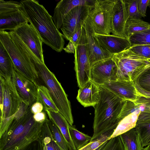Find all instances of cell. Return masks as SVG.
I'll return each instance as SVG.
<instances>
[{"mask_svg":"<svg viewBox=\"0 0 150 150\" xmlns=\"http://www.w3.org/2000/svg\"><path fill=\"white\" fill-rule=\"evenodd\" d=\"M31 106L20 119L15 118L13 115L0 119V150H28L39 139L44 122L35 121Z\"/></svg>","mask_w":150,"mask_h":150,"instance_id":"cell-1","label":"cell"},{"mask_svg":"<svg viewBox=\"0 0 150 150\" xmlns=\"http://www.w3.org/2000/svg\"><path fill=\"white\" fill-rule=\"evenodd\" d=\"M21 9L28 23L38 33L43 43L57 52H60L65 44L63 34L58 29L52 17L38 1L35 0L20 1Z\"/></svg>","mask_w":150,"mask_h":150,"instance_id":"cell-2","label":"cell"},{"mask_svg":"<svg viewBox=\"0 0 150 150\" xmlns=\"http://www.w3.org/2000/svg\"><path fill=\"white\" fill-rule=\"evenodd\" d=\"M100 89L99 101L93 107V133L90 142L115 129L119 122L118 117L125 101L106 88L100 86Z\"/></svg>","mask_w":150,"mask_h":150,"instance_id":"cell-3","label":"cell"},{"mask_svg":"<svg viewBox=\"0 0 150 150\" xmlns=\"http://www.w3.org/2000/svg\"><path fill=\"white\" fill-rule=\"evenodd\" d=\"M37 71L39 76L45 84L59 112L72 126L74 120L70 103L61 84L54 74L32 52L28 53Z\"/></svg>","mask_w":150,"mask_h":150,"instance_id":"cell-4","label":"cell"},{"mask_svg":"<svg viewBox=\"0 0 150 150\" xmlns=\"http://www.w3.org/2000/svg\"><path fill=\"white\" fill-rule=\"evenodd\" d=\"M0 42L10 56L15 67L24 77L35 83L39 76L29 55L9 32L0 31Z\"/></svg>","mask_w":150,"mask_h":150,"instance_id":"cell-5","label":"cell"},{"mask_svg":"<svg viewBox=\"0 0 150 150\" xmlns=\"http://www.w3.org/2000/svg\"><path fill=\"white\" fill-rule=\"evenodd\" d=\"M117 67V80L134 81L150 67V62L129 48L114 54L112 58Z\"/></svg>","mask_w":150,"mask_h":150,"instance_id":"cell-6","label":"cell"},{"mask_svg":"<svg viewBox=\"0 0 150 150\" xmlns=\"http://www.w3.org/2000/svg\"><path fill=\"white\" fill-rule=\"evenodd\" d=\"M117 0H95L89 14L95 34L110 35L113 8Z\"/></svg>","mask_w":150,"mask_h":150,"instance_id":"cell-7","label":"cell"},{"mask_svg":"<svg viewBox=\"0 0 150 150\" xmlns=\"http://www.w3.org/2000/svg\"><path fill=\"white\" fill-rule=\"evenodd\" d=\"M27 23H28L21 9L20 2L0 0V31L13 30Z\"/></svg>","mask_w":150,"mask_h":150,"instance_id":"cell-8","label":"cell"},{"mask_svg":"<svg viewBox=\"0 0 150 150\" xmlns=\"http://www.w3.org/2000/svg\"><path fill=\"white\" fill-rule=\"evenodd\" d=\"M86 32L75 47L74 69L78 86L83 87L90 80L91 66L88 56Z\"/></svg>","mask_w":150,"mask_h":150,"instance_id":"cell-9","label":"cell"},{"mask_svg":"<svg viewBox=\"0 0 150 150\" xmlns=\"http://www.w3.org/2000/svg\"><path fill=\"white\" fill-rule=\"evenodd\" d=\"M0 84L3 91V109L0 119L13 115L18 110L22 99L18 93L11 76L0 74Z\"/></svg>","mask_w":150,"mask_h":150,"instance_id":"cell-10","label":"cell"},{"mask_svg":"<svg viewBox=\"0 0 150 150\" xmlns=\"http://www.w3.org/2000/svg\"><path fill=\"white\" fill-rule=\"evenodd\" d=\"M13 31L37 58L45 63L43 42L35 28L31 24L27 23L21 25Z\"/></svg>","mask_w":150,"mask_h":150,"instance_id":"cell-11","label":"cell"},{"mask_svg":"<svg viewBox=\"0 0 150 150\" xmlns=\"http://www.w3.org/2000/svg\"><path fill=\"white\" fill-rule=\"evenodd\" d=\"M91 6H78L69 12L64 20L60 28L64 38L69 40L71 35L83 26L89 16Z\"/></svg>","mask_w":150,"mask_h":150,"instance_id":"cell-12","label":"cell"},{"mask_svg":"<svg viewBox=\"0 0 150 150\" xmlns=\"http://www.w3.org/2000/svg\"><path fill=\"white\" fill-rule=\"evenodd\" d=\"M83 26L86 33L87 53L91 66L98 62L112 58V55L103 49L94 37L93 25L89 16Z\"/></svg>","mask_w":150,"mask_h":150,"instance_id":"cell-13","label":"cell"},{"mask_svg":"<svg viewBox=\"0 0 150 150\" xmlns=\"http://www.w3.org/2000/svg\"><path fill=\"white\" fill-rule=\"evenodd\" d=\"M12 78L22 100L31 106L36 102L38 85L27 79L14 67Z\"/></svg>","mask_w":150,"mask_h":150,"instance_id":"cell-14","label":"cell"},{"mask_svg":"<svg viewBox=\"0 0 150 150\" xmlns=\"http://www.w3.org/2000/svg\"><path fill=\"white\" fill-rule=\"evenodd\" d=\"M117 67L112 58L98 62L91 67L90 80L99 86L117 80Z\"/></svg>","mask_w":150,"mask_h":150,"instance_id":"cell-15","label":"cell"},{"mask_svg":"<svg viewBox=\"0 0 150 150\" xmlns=\"http://www.w3.org/2000/svg\"><path fill=\"white\" fill-rule=\"evenodd\" d=\"M94 36L103 49L112 55L123 51L131 47L128 38L125 37L95 33Z\"/></svg>","mask_w":150,"mask_h":150,"instance_id":"cell-16","label":"cell"},{"mask_svg":"<svg viewBox=\"0 0 150 150\" xmlns=\"http://www.w3.org/2000/svg\"><path fill=\"white\" fill-rule=\"evenodd\" d=\"M100 86L111 92L124 101L129 100L134 102L138 96L132 81L117 80L105 82Z\"/></svg>","mask_w":150,"mask_h":150,"instance_id":"cell-17","label":"cell"},{"mask_svg":"<svg viewBox=\"0 0 150 150\" xmlns=\"http://www.w3.org/2000/svg\"><path fill=\"white\" fill-rule=\"evenodd\" d=\"M95 0H61L54 8L52 19L55 26L59 30L63 21L69 12L75 7L79 6H92Z\"/></svg>","mask_w":150,"mask_h":150,"instance_id":"cell-18","label":"cell"},{"mask_svg":"<svg viewBox=\"0 0 150 150\" xmlns=\"http://www.w3.org/2000/svg\"><path fill=\"white\" fill-rule=\"evenodd\" d=\"M100 86L91 80L78 91L76 99L84 107H94L100 97Z\"/></svg>","mask_w":150,"mask_h":150,"instance_id":"cell-19","label":"cell"},{"mask_svg":"<svg viewBox=\"0 0 150 150\" xmlns=\"http://www.w3.org/2000/svg\"><path fill=\"white\" fill-rule=\"evenodd\" d=\"M126 22L123 0H117L113 8L112 18L111 33L112 35L125 37L124 30Z\"/></svg>","mask_w":150,"mask_h":150,"instance_id":"cell-20","label":"cell"},{"mask_svg":"<svg viewBox=\"0 0 150 150\" xmlns=\"http://www.w3.org/2000/svg\"><path fill=\"white\" fill-rule=\"evenodd\" d=\"M49 119L59 129L71 150H76L71 138L69 132V124L65 117L59 112H46Z\"/></svg>","mask_w":150,"mask_h":150,"instance_id":"cell-21","label":"cell"},{"mask_svg":"<svg viewBox=\"0 0 150 150\" xmlns=\"http://www.w3.org/2000/svg\"><path fill=\"white\" fill-rule=\"evenodd\" d=\"M141 111L133 112L121 120L119 122L109 139L118 136L135 127L138 116Z\"/></svg>","mask_w":150,"mask_h":150,"instance_id":"cell-22","label":"cell"},{"mask_svg":"<svg viewBox=\"0 0 150 150\" xmlns=\"http://www.w3.org/2000/svg\"><path fill=\"white\" fill-rule=\"evenodd\" d=\"M125 150H142L139 136L135 128L120 135Z\"/></svg>","mask_w":150,"mask_h":150,"instance_id":"cell-23","label":"cell"},{"mask_svg":"<svg viewBox=\"0 0 150 150\" xmlns=\"http://www.w3.org/2000/svg\"><path fill=\"white\" fill-rule=\"evenodd\" d=\"M36 102H40L42 104L43 109L46 112H59L50 95V91L45 86H38Z\"/></svg>","mask_w":150,"mask_h":150,"instance_id":"cell-24","label":"cell"},{"mask_svg":"<svg viewBox=\"0 0 150 150\" xmlns=\"http://www.w3.org/2000/svg\"><path fill=\"white\" fill-rule=\"evenodd\" d=\"M150 23L140 18H131L126 22L124 30L125 37L128 38L132 35L148 29Z\"/></svg>","mask_w":150,"mask_h":150,"instance_id":"cell-25","label":"cell"},{"mask_svg":"<svg viewBox=\"0 0 150 150\" xmlns=\"http://www.w3.org/2000/svg\"><path fill=\"white\" fill-rule=\"evenodd\" d=\"M44 122L42 131L39 139L43 145V150H63L54 140L47 121Z\"/></svg>","mask_w":150,"mask_h":150,"instance_id":"cell-26","label":"cell"},{"mask_svg":"<svg viewBox=\"0 0 150 150\" xmlns=\"http://www.w3.org/2000/svg\"><path fill=\"white\" fill-rule=\"evenodd\" d=\"M14 67L10 56L0 42V74L12 76Z\"/></svg>","mask_w":150,"mask_h":150,"instance_id":"cell-27","label":"cell"},{"mask_svg":"<svg viewBox=\"0 0 150 150\" xmlns=\"http://www.w3.org/2000/svg\"><path fill=\"white\" fill-rule=\"evenodd\" d=\"M70 136L73 144L78 150L89 143L92 137L78 130L74 127L69 125Z\"/></svg>","mask_w":150,"mask_h":150,"instance_id":"cell-28","label":"cell"},{"mask_svg":"<svg viewBox=\"0 0 150 150\" xmlns=\"http://www.w3.org/2000/svg\"><path fill=\"white\" fill-rule=\"evenodd\" d=\"M47 122L52 136L57 143L63 150H71L58 128L49 119Z\"/></svg>","mask_w":150,"mask_h":150,"instance_id":"cell-29","label":"cell"},{"mask_svg":"<svg viewBox=\"0 0 150 150\" xmlns=\"http://www.w3.org/2000/svg\"><path fill=\"white\" fill-rule=\"evenodd\" d=\"M128 39L131 47L150 45V27L146 30L132 35Z\"/></svg>","mask_w":150,"mask_h":150,"instance_id":"cell-30","label":"cell"},{"mask_svg":"<svg viewBox=\"0 0 150 150\" xmlns=\"http://www.w3.org/2000/svg\"><path fill=\"white\" fill-rule=\"evenodd\" d=\"M125 12L126 21L131 18H141L138 10V0H123Z\"/></svg>","mask_w":150,"mask_h":150,"instance_id":"cell-31","label":"cell"},{"mask_svg":"<svg viewBox=\"0 0 150 150\" xmlns=\"http://www.w3.org/2000/svg\"><path fill=\"white\" fill-rule=\"evenodd\" d=\"M135 128L139 135L142 147L149 145L150 142V122L136 125Z\"/></svg>","mask_w":150,"mask_h":150,"instance_id":"cell-32","label":"cell"},{"mask_svg":"<svg viewBox=\"0 0 150 150\" xmlns=\"http://www.w3.org/2000/svg\"><path fill=\"white\" fill-rule=\"evenodd\" d=\"M115 129L108 131L97 139L90 142L82 148L78 150H95L105 142L109 140Z\"/></svg>","mask_w":150,"mask_h":150,"instance_id":"cell-33","label":"cell"},{"mask_svg":"<svg viewBox=\"0 0 150 150\" xmlns=\"http://www.w3.org/2000/svg\"><path fill=\"white\" fill-rule=\"evenodd\" d=\"M141 111L140 105L135 104L134 102L126 100L124 102L121 111L118 117L120 122L125 117L136 111Z\"/></svg>","mask_w":150,"mask_h":150,"instance_id":"cell-34","label":"cell"},{"mask_svg":"<svg viewBox=\"0 0 150 150\" xmlns=\"http://www.w3.org/2000/svg\"><path fill=\"white\" fill-rule=\"evenodd\" d=\"M100 150H125L120 136L112 138L108 140Z\"/></svg>","mask_w":150,"mask_h":150,"instance_id":"cell-35","label":"cell"},{"mask_svg":"<svg viewBox=\"0 0 150 150\" xmlns=\"http://www.w3.org/2000/svg\"><path fill=\"white\" fill-rule=\"evenodd\" d=\"M143 90L150 92V67L135 81Z\"/></svg>","mask_w":150,"mask_h":150,"instance_id":"cell-36","label":"cell"},{"mask_svg":"<svg viewBox=\"0 0 150 150\" xmlns=\"http://www.w3.org/2000/svg\"><path fill=\"white\" fill-rule=\"evenodd\" d=\"M129 49L138 55L147 60L150 59V45H135Z\"/></svg>","mask_w":150,"mask_h":150,"instance_id":"cell-37","label":"cell"},{"mask_svg":"<svg viewBox=\"0 0 150 150\" xmlns=\"http://www.w3.org/2000/svg\"><path fill=\"white\" fill-rule=\"evenodd\" d=\"M149 122L150 111L146 110L141 111L138 116L136 125L144 124Z\"/></svg>","mask_w":150,"mask_h":150,"instance_id":"cell-38","label":"cell"},{"mask_svg":"<svg viewBox=\"0 0 150 150\" xmlns=\"http://www.w3.org/2000/svg\"><path fill=\"white\" fill-rule=\"evenodd\" d=\"M30 106L27 104L21 101L18 110L13 115L14 118L19 119L23 117L26 113Z\"/></svg>","mask_w":150,"mask_h":150,"instance_id":"cell-39","label":"cell"},{"mask_svg":"<svg viewBox=\"0 0 150 150\" xmlns=\"http://www.w3.org/2000/svg\"><path fill=\"white\" fill-rule=\"evenodd\" d=\"M85 32V29L83 26L71 35L69 41L72 42L76 47L78 45L79 40Z\"/></svg>","mask_w":150,"mask_h":150,"instance_id":"cell-40","label":"cell"},{"mask_svg":"<svg viewBox=\"0 0 150 150\" xmlns=\"http://www.w3.org/2000/svg\"><path fill=\"white\" fill-rule=\"evenodd\" d=\"M149 0H138L137 5L139 13L142 17L146 16V12Z\"/></svg>","mask_w":150,"mask_h":150,"instance_id":"cell-41","label":"cell"},{"mask_svg":"<svg viewBox=\"0 0 150 150\" xmlns=\"http://www.w3.org/2000/svg\"><path fill=\"white\" fill-rule=\"evenodd\" d=\"M137 105H144L150 107V98L139 96L137 99L134 102Z\"/></svg>","mask_w":150,"mask_h":150,"instance_id":"cell-42","label":"cell"},{"mask_svg":"<svg viewBox=\"0 0 150 150\" xmlns=\"http://www.w3.org/2000/svg\"><path fill=\"white\" fill-rule=\"evenodd\" d=\"M43 109L42 104L38 102L35 103L31 107V111L33 114L42 112Z\"/></svg>","mask_w":150,"mask_h":150,"instance_id":"cell-43","label":"cell"},{"mask_svg":"<svg viewBox=\"0 0 150 150\" xmlns=\"http://www.w3.org/2000/svg\"><path fill=\"white\" fill-rule=\"evenodd\" d=\"M33 117L35 121L39 123H43L47 119L45 113L42 112L34 114Z\"/></svg>","mask_w":150,"mask_h":150,"instance_id":"cell-44","label":"cell"},{"mask_svg":"<svg viewBox=\"0 0 150 150\" xmlns=\"http://www.w3.org/2000/svg\"><path fill=\"white\" fill-rule=\"evenodd\" d=\"M65 52L68 53H74L75 50V46L71 41L69 42L66 47L63 49Z\"/></svg>","mask_w":150,"mask_h":150,"instance_id":"cell-45","label":"cell"},{"mask_svg":"<svg viewBox=\"0 0 150 150\" xmlns=\"http://www.w3.org/2000/svg\"><path fill=\"white\" fill-rule=\"evenodd\" d=\"M3 91L2 86L0 84V115L2 113L3 109Z\"/></svg>","mask_w":150,"mask_h":150,"instance_id":"cell-46","label":"cell"},{"mask_svg":"<svg viewBox=\"0 0 150 150\" xmlns=\"http://www.w3.org/2000/svg\"><path fill=\"white\" fill-rule=\"evenodd\" d=\"M142 150H150V144L148 145L145 148H143Z\"/></svg>","mask_w":150,"mask_h":150,"instance_id":"cell-47","label":"cell"},{"mask_svg":"<svg viewBox=\"0 0 150 150\" xmlns=\"http://www.w3.org/2000/svg\"><path fill=\"white\" fill-rule=\"evenodd\" d=\"M105 142H104L103 144L101 146H100V147H98V148L95 149V150H100V149L104 146V145L106 143L107 141Z\"/></svg>","mask_w":150,"mask_h":150,"instance_id":"cell-48","label":"cell"},{"mask_svg":"<svg viewBox=\"0 0 150 150\" xmlns=\"http://www.w3.org/2000/svg\"><path fill=\"white\" fill-rule=\"evenodd\" d=\"M144 105V110H146L150 111V107H146Z\"/></svg>","mask_w":150,"mask_h":150,"instance_id":"cell-49","label":"cell"},{"mask_svg":"<svg viewBox=\"0 0 150 150\" xmlns=\"http://www.w3.org/2000/svg\"><path fill=\"white\" fill-rule=\"evenodd\" d=\"M148 6L150 8V0H149Z\"/></svg>","mask_w":150,"mask_h":150,"instance_id":"cell-50","label":"cell"},{"mask_svg":"<svg viewBox=\"0 0 150 150\" xmlns=\"http://www.w3.org/2000/svg\"><path fill=\"white\" fill-rule=\"evenodd\" d=\"M150 62V59L148 60Z\"/></svg>","mask_w":150,"mask_h":150,"instance_id":"cell-51","label":"cell"},{"mask_svg":"<svg viewBox=\"0 0 150 150\" xmlns=\"http://www.w3.org/2000/svg\"><path fill=\"white\" fill-rule=\"evenodd\" d=\"M149 144H150V143H149Z\"/></svg>","mask_w":150,"mask_h":150,"instance_id":"cell-52","label":"cell"}]
</instances>
